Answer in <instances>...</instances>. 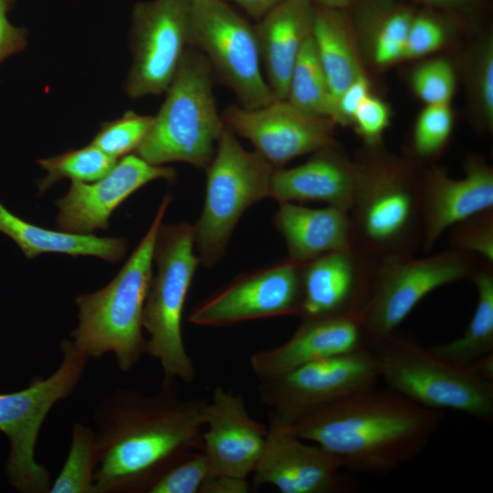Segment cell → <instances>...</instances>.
Segmentation results:
<instances>
[{
	"label": "cell",
	"instance_id": "cell-1",
	"mask_svg": "<svg viewBox=\"0 0 493 493\" xmlns=\"http://www.w3.org/2000/svg\"><path fill=\"white\" fill-rule=\"evenodd\" d=\"M208 400L182 398L177 383L146 395L119 388L95 406L96 493H149L170 468L203 451Z\"/></svg>",
	"mask_w": 493,
	"mask_h": 493
},
{
	"label": "cell",
	"instance_id": "cell-2",
	"mask_svg": "<svg viewBox=\"0 0 493 493\" xmlns=\"http://www.w3.org/2000/svg\"><path fill=\"white\" fill-rule=\"evenodd\" d=\"M444 418L443 411L374 387L320 405L283 427L323 448L343 469L385 475L417 457Z\"/></svg>",
	"mask_w": 493,
	"mask_h": 493
},
{
	"label": "cell",
	"instance_id": "cell-3",
	"mask_svg": "<svg viewBox=\"0 0 493 493\" xmlns=\"http://www.w3.org/2000/svg\"><path fill=\"white\" fill-rule=\"evenodd\" d=\"M357 177L349 211L355 245L384 258L414 255L422 245V170L376 146L355 161Z\"/></svg>",
	"mask_w": 493,
	"mask_h": 493
},
{
	"label": "cell",
	"instance_id": "cell-4",
	"mask_svg": "<svg viewBox=\"0 0 493 493\" xmlns=\"http://www.w3.org/2000/svg\"><path fill=\"white\" fill-rule=\"evenodd\" d=\"M171 200L170 194L163 196L150 228L117 275L102 288L77 297L79 324L71 337L89 359L112 353L126 372L147 353L142 313L153 276L155 240Z\"/></svg>",
	"mask_w": 493,
	"mask_h": 493
},
{
	"label": "cell",
	"instance_id": "cell-5",
	"mask_svg": "<svg viewBox=\"0 0 493 493\" xmlns=\"http://www.w3.org/2000/svg\"><path fill=\"white\" fill-rule=\"evenodd\" d=\"M387 388L435 410L493 421V354L467 366L452 364L395 331L368 346Z\"/></svg>",
	"mask_w": 493,
	"mask_h": 493
},
{
	"label": "cell",
	"instance_id": "cell-6",
	"mask_svg": "<svg viewBox=\"0 0 493 493\" xmlns=\"http://www.w3.org/2000/svg\"><path fill=\"white\" fill-rule=\"evenodd\" d=\"M214 77L205 57L189 47L134 154L154 165L183 162L206 170L225 128Z\"/></svg>",
	"mask_w": 493,
	"mask_h": 493
},
{
	"label": "cell",
	"instance_id": "cell-7",
	"mask_svg": "<svg viewBox=\"0 0 493 493\" xmlns=\"http://www.w3.org/2000/svg\"><path fill=\"white\" fill-rule=\"evenodd\" d=\"M194 246V226L161 224L153 250L157 271L145 300L142 328L149 334L147 353L162 366L163 384L189 383L196 376L182 333L184 302L200 263Z\"/></svg>",
	"mask_w": 493,
	"mask_h": 493
},
{
	"label": "cell",
	"instance_id": "cell-8",
	"mask_svg": "<svg viewBox=\"0 0 493 493\" xmlns=\"http://www.w3.org/2000/svg\"><path fill=\"white\" fill-rule=\"evenodd\" d=\"M60 350V363L48 377L36 376L20 391L0 393V431L10 445L5 473L22 493L49 491L50 472L36 459L37 441L48 413L72 394L89 360L72 341H62Z\"/></svg>",
	"mask_w": 493,
	"mask_h": 493
},
{
	"label": "cell",
	"instance_id": "cell-9",
	"mask_svg": "<svg viewBox=\"0 0 493 493\" xmlns=\"http://www.w3.org/2000/svg\"><path fill=\"white\" fill-rule=\"evenodd\" d=\"M275 167L256 150L246 151L225 125L215 156L206 168L205 199L194 226L200 262L211 267L223 255L243 213L269 197Z\"/></svg>",
	"mask_w": 493,
	"mask_h": 493
},
{
	"label": "cell",
	"instance_id": "cell-10",
	"mask_svg": "<svg viewBox=\"0 0 493 493\" xmlns=\"http://www.w3.org/2000/svg\"><path fill=\"white\" fill-rule=\"evenodd\" d=\"M477 267L473 255L452 248L425 257L381 258L371 294L360 312L367 348L394 332L429 293L470 278Z\"/></svg>",
	"mask_w": 493,
	"mask_h": 493
},
{
	"label": "cell",
	"instance_id": "cell-11",
	"mask_svg": "<svg viewBox=\"0 0 493 493\" xmlns=\"http://www.w3.org/2000/svg\"><path fill=\"white\" fill-rule=\"evenodd\" d=\"M191 47L205 57L239 106L257 109L276 100L262 72L255 25L228 2L194 0Z\"/></svg>",
	"mask_w": 493,
	"mask_h": 493
},
{
	"label": "cell",
	"instance_id": "cell-12",
	"mask_svg": "<svg viewBox=\"0 0 493 493\" xmlns=\"http://www.w3.org/2000/svg\"><path fill=\"white\" fill-rule=\"evenodd\" d=\"M379 380L374 358L363 348L258 380L257 389L270 409L269 423L287 426L320 405L374 388Z\"/></svg>",
	"mask_w": 493,
	"mask_h": 493
},
{
	"label": "cell",
	"instance_id": "cell-13",
	"mask_svg": "<svg viewBox=\"0 0 493 493\" xmlns=\"http://www.w3.org/2000/svg\"><path fill=\"white\" fill-rule=\"evenodd\" d=\"M194 0L138 2L131 13L132 62L124 82L131 99L160 95L191 47Z\"/></svg>",
	"mask_w": 493,
	"mask_h": 493
},
{
	"label": "cell",
	"instance_id": "cell-14",
	"mask_svg": "<svg viewBox=\"0 0 493 493\" xmlns=\"http://www.w3.org/2000/svg\"><path fill=\"white\" fill-rule=\"evenodd\" d=\"M226 126L251 142L275 168L296 157L337 144L336 124L328 118L308 115L286 100L257 109L229 105L222 113Z\"/></svg>",
	"mask_w": 493,
	"mask_h": 493
},
{
	"label": "cell",
	"instance_id": "cell-15",
	"mask_svg": "<svg viewBox=\"0 0 493 493\" xmlns=\"http://www.w3.org/2000/svg\"><path fill=\"white\" fill-rule=\"evenodd\" d=\"M302 265L287 259L241 276L198 305L189 320L200 326L222 327L254 319L299 315Z\"/></svg>",
	"mask_w": 493,
	"mask_h": 493
},
{
	"label": "cell",
	"instance_id": "cell-16",
	"mask_svg": "<svg viewBox=\"0 0 493 493\" xmlns=\"http://www.w3.org/2000/svg\"><path fill=\"white\" fill-rule=\"evenodd\" d=\"M380 258L354 245L302 265L301 319L360 313L372 291Z\"/></svg>",
	"mask_w": 493,
	"mask_h": 493
},
{
	"label": "cell",
	"instance_id": "cell-17",
	"mask_svg": "<svg viewBox=\"0 0 493 493\" xmlns=\"http://www.w3.org/2000/svg\"><path fill=\"white\" fill-rule=\"evenodd\" d=\"M175 178L173 168L151 164L136 154H128L97 181L71 182L65 196L56 202L57 226L75 234L106 230L111 214L134 192L155 180L173 183Z\"/></svg>",
	"mask_w": 493,
	"mask_h": 493
},
{
	"label": "cell",
	"instance_id": "cell-18",
	"mask_svg": "<svg viewBox=\"0 0 493 493\" xmlns=\"http://www.w3.org/2000/svg\"><path fill=\"white\" fill-rule=\"evenodd\" d=\"M339 461L320 446L308 445L283 426L268 424L265 446L253 475L256 488L271 485L282 493H344L351 483Z\"/></svg>",
	"mask_w": 493,
	"mask_h": 493
},
{
	"label": "cell",
	"instance_id": "cell-19",
	"mask_svg": "<svg viewBox=\"0 0 493 493\" xmlns=\"http://www.w3.org/2000/svg\"><path fill=\"white\" fill-rule=\"evenodd\" d=\"M203 453L209 475L246 478L262 454L268 426L252 419L245 401L220 385L204 412Z\"/></svg>",
	"mask_w": 493,
	"mask_h": 493
},
{
	"label": "cell",
	"instance_id": "cell-20",
	"mask_svg": "<svg viewBox=\"0 0 493 493\" xmlns=\"http://www.w3.org/2000/svg\"><path fill=\"white\" fill-rule=\"evenodd\" d=\"M421 190V247L428 253L446 230L493 209V169L475 156L467 160L465 174L460 179L450 177L444 168L433 166L422 170Z\"/></svg>",
	"mask_w": 493,
	"mask_h": 493
},
{
	"label": "cell",
	"instance_id": "cell-21",
	"mask_svg": "<svg viewBox=\"0 0 493 493\" xmlns=\"http://www.w3.org/2000/svg\"><path fill=\"white\" fill-rule=\"evenodd\" d=\"M367 348L360 313L301 319L283 344L250 357L258 380L280 375L303 364Z\"/></svg>",
	"mask_w": 493,
	"mask_h": 493
},
{
	"label": "cell",
	"instance_id": "cell-22",
	"mask_svg": "<svg viewBox=\"0 0 493 493\" xmlns=\"http://www.w3.org/2000/svg\"><path fill=\"white\" fill-rule=\"evenodd\" d=\"M312 153L308 161L296 167L275 168L269 197L279 203L320 201L349 212L357 177L354 161L338 144Z\"/></svg>",
	"mask_w": 493,
	"mask_h": 493
},
{
	"label": "cell",
	"instance_id": "cell-23",
	"mask_svg": "<svg viewBox=\"0 0 493 493\" xmlns=\"http://www.w3.org/2000/svg\"><path fill=\"white\" fill-rule=\"evenodd\" d=\"M313 13L311 0H286L255 25L265 78L276 100H286L291 71L311 35Z\"/></svg>",
	"mask_w": 493,
	"mask_h": 493
},
{
	"label": "cell",
	"instance_id": "cell-24",
	"mask_svg": "<svg viewBox=\"0 0 493 493\" xmlns=\"http://www.w3.org/2000/svg\"><path fill=\"white\" fill-rule=\"evenodd\" d=\"M279 204L274 225L285 239L288 259L305 264L355 245L349 212L330 205L309 208L292 202Z\"/></svg>",
	"mask_w": 493,
	"mask_h": 493
},
{
	"label": "cell",
	"instance_id": "cell-25",
	"mask_svg": "<svg viewBox=\"0 0 493 493\" xmlns=\"http://www.w3.org/2000/svg\"><path fill=\"white\" fill-rule=\"evenodd\" d=\"M0 232L15 241L29 259L43 254H64L96 257L116 264L124 257L128 249L126 238L101 237L93 234H75L41 227L13 214L1 202Z\"/></svg>",
	"mask_w": 493,
	"mask_h": 493
},
{
	"label": "cell",
	"instance_id": "cell-26",
	"mask_svg": "<svg viewBox=\"0 0 493 493\" xmlns=\"http://www.w3.org/2000/svg\"><path fill=\"white\" fill-rule=\"evenodd\" d=\"M357 39L378 68L404 59L408 30L416 7L404 0H355L347 9Z\"/></svg>",
	"mask_w": 493,
	"mask_h": 493
},
{
	"label": "cell",
	"instance_id": "cell-27",
	"mask_svg": "<svg viewBox=\"0 0 493 493\" xmlns=\"http://www.w3.org/2000/svg\"><path fill=\"white\" fill-rule=\"evenodd\" d=\"M313 5L311 37L327 78L335 116L338 98L364 70L348 10Z\"/></svg>",
	"mask_w": 493,
	"mask_h": 493
},
{
	"label": "cell",
	"instance_id": "cell-28",
	"mask_svg": "<svg viewBox=\"0 0 493 493\" xmlns=\"http://www.w3.org/2000/svg\"><path fill=\"white\" fill-rule=\"evenodd\" d=\"M477 289L474 313L463 334L446 343L430 347L441 359L458 366L470 365L493 354V267H477L469 278Z\"/></svg>",
	"mask_w": 493,
	"mask_h": 493
},
{
	"label": "cell",
	"instance_id": "cell-29",
	"mask_svg": "<svg viewBox=\"0 0 493 493\" xmlns=\"http://www.w3.org/2000/svg\"><path fill=\"white\" fill-rule=\"evenodd\" d=\"M286 100L308 115L333 121L332 98L311 35L304 43L291 71Z\"/></svg>",
	"mask_w": 493,
	"mask_h": 493
},
{
	"label": "cell",
	"instance_id": "cell-30",
	"mask_svg": "<svg viewBox=\"0 0 493 493\" xmlns=\"http://www.w3.org/2000/svg\"><path fill=\"white\" fill-rule=\"evenodd\" d=\"M98 464L95 432L76 422L66 461L48 493H96L94 473Z\"/></svg>",
	"mask_w": 493,
	"mask_h": 493
},
{
	"label": "cell",
	"instance_id": "cell-31",
	"mask_svg": "<svg viewBox=\"0 0 493 493\" xmlns=\"http://www.w3.org/2000/svg\"><path fill=\"white\" fill-rule=\"evenodd\" d=\"M112 159L93 144L70 149L60 154L40 159L37 163L47 174L37 181L39 194L46 192L62 179L71 182L92 183L107 174L115 165Z\"/></svg>",
	"mask_w": 493,
	"mask_h": 493
},
{
	"label": "cell",
	"instance_id": "cell-32",
	"mask_svg": "<svg viewBox=\"0 0 493 493\" xmlns=\"http://www.w3.org/2000/svg\"><path fill=\"white\" fill-rule=\"evenodd\" d=\"M464 71L468 98L477 124L493 129V38L482 37L466 54Z\"/></svg>",
	"mask_w": 493,
	"mask_h": 493
},
{
	"label": "cell",
	"instance_id": "cell-33",
	"mask_svg": "<svg viewBox=\"0 0 493 493\" xmlns=\"http://www.w3.org/2000/svg\"><path fill=\"white\" fill-rule=\"evenodd\" d=\"M459 22L435 8H416L406 37L404 59L418 58L438 50Z\"/></svg>",
	"mask_w": 493,
	"mask_h": 493
},
{
	"label": "cell",
	"instance_id": "cell-34",
	"mask_svg": "<svg viewBox=\"0 0 493 493\" xmlns=\"http://www.w3.org/2000/svg\"><path fill=\"white\" fill-rule=\"evenodd\" d=\"M152 120L153 116L127 110L118 119L102 122L90 143L118 161L136 151Z\"/></svg>",
	"mask_w": 493,
	"mask_h": 493
},
{
	"label": "cell",
	"instance_id": "cell-35",
	"mask_svg": "<svg viewBox=\"0 0 493 493\" xmlns=\"http://www.w3.org/2000/svg\"><path fill=\"white\" fill-rule=\"evenodd\" d=\"M453 126L450 104L425 105L413 130L412 153L420 159L436 156L447 144Z\"/></svg>",
	"mask_w": 493,
	"mask_h": 493
},
{
	"label": "cell",
	"instance_id": "cell-36",
	"mask_svg": "<svg viewBox=\"0 0 493 493\" xmlns=\"http://www.w3.org/2000/svg\"><path fill=\"white\" fill-rule=\"evenodd\" d=\"M456 71L446 58L429 59L413 71L411 85L425 105L449 104L456 89Z\"/></svg>",
	"mask_w": 493,
	"mask_h": 493
},
{
	"label": "cell",
	"instance_id": "cell-37",
	"mask_svg": "<svg viewBox=\"0 0 493 493\" xmlns=\"http://www.w3.org/2000/svg\"><path fill=\"white\" fill-rule=\"evenodd\" d=\"M452 249L480 256L493 264V209L474 215L449 228Z\"/></svg>",
	"mask_w": 493,
	"mask_h": 493
},
{
	"label": "cell",
	"instance_id": "cell-38",
	"mask_svg": "<svg viewBox=\"0 0 493 493\" xmlns=\"http://www.w3.org/2000/svg\"><path fill=\"white\" fill-rule=\"evenodd\" d=\"M208 475L209 467L205 454L196 452L163 474L149 493H199Z\"/></svg>",
	"mask_w": 493,
	"mask_h": 493
},
{
	"label": "cell",
	"instance_id": "cell-39",
	"mask_svg": "<svg viewBox=\"0 0 493 493\" xmlns=\"http://www.w3.org/2000/svg\"><path fill=\"white\" fill-rule=\"evenodd\" d=\"M389 123L390 111L387 104L372 94L359 105L351 122L365 146L379 145Z\"/></svg>",
	"mask_w": 493,
	"mask_h": 493
},
{
	"label": "cell",
	"instance_id": "cell-40",
	"mask_svg": "<svg viewBox=\"0 0 493 493\" xmlns=\"http://www.w3.org/2000/svg\"><path fill=\"white\" fill-rule=\"evenodd\" d=\"M371 83L365 72L360 74L341 94L335 106V124H351L362 101L371 94Z\"/></svg>",
	"mask_w": 493,
	"mask_h": 493
},
{
	"label": "cell",
	"instance_id": "cell-41",
	"mask_svg": "<svg viewBox=\"0 0 493 493\" xmlns=\"http://www.w3.org/2000/svg\"><path fill=\"white\" fill-rule=\"evenodd\" d=\"M15 0H0V63L21 52L27 45V31L16 27L7 18Z\"/></svg>",
	"mask_w": 493,
	"mask_h": 493
},
{
	"label": "cell",
	"instance_id": "cell-42",
	"mask_svg": "<svg viewBox=\"0 0 493 493\" xmlns=\"http://www.w3.org/2000/svg\"><path fill=\"white\" fill-rule=\"evenodd\" d=\"M448 13L461 23L476 20L488 8L487 0H404Z\"/></svg>",
	"mask_w": 493,
	"mask_h": 493
},
{
	"label": "cell",
	"instance_id": "cell-43",
	"mask_svg": "<svg viewBox=\"0 0 493 493\" xmlns=\"http://www.w3.org/2000/svg\"><path fill=\"white\" fill-rule=\"evenodd\" d=\"M248 491L249 483L246 478L226 475H208L199 489V493H246Z\"/></svg>",
	"mask_w": 493,
	"mask_h": 493
},
{
	"label": "cell",
	"instance_id": "cell-44",
	"mask_svg": "<svg viewBox=\"0 0 493 493\" xmlns=\"http://www.w3.org/2000/svg\"><path fill=\"white\" fill-rule=\"evenodd\" d=\"M235 3L245 10L251 17L258 21L270 10L286 0H224Z\"/></svg>",
	"mask_w": 493,
	"mask_h": 493
},
{
	"label": "cell",
	"instance_id": "cell-45",
	"mask_svg": "<svg viewBox=\"0 0 493 493\" xmlns=\"http://www.w3.org/2000/svg\"><path fill=\"white\" fill-rule=\"evenodd\" d=\"M314 4L335 9H348L355 0H311Z\"/></svg>",
	"mask_w": 493,
	"mask_h": 493
}]
</instances>
